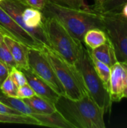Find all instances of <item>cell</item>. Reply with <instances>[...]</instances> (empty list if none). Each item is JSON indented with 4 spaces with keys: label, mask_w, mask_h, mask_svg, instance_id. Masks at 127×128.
<instances>
[{
    "label": "cell",
    "mask_w": 127,
    "mask_h": 128,
    "mask_svg": "<svg viewBox=\"0 0 127 128\" xmlns=\"http://www.w3.org/2000/svg\"><path fill=\"white\" fill-rule=\"evenodd\" d=\"M0 6L37 41L48 45L43 27L45 16L41 10L25 6L19 0H4Z\"/></svg>",
    "instance_id": "5"
},
{
    "label": "cell",
    "mask_w": 127,
    "mask_h": 128,
    "mask_svg": "<svg viewBox=\"0 0 127 128\" xmlns=\"http://www.w3.org/2000/svg\"><path fill=\"white\" fill-rule=\"evenodd\" d=\"M23 100L28 105V106L32 109L35 114L48 115L52 114L56 111L55 106L53 103L37 94Z\"/></svg>",
    "instance_id": "14"
},
{
    "label": "cell",
    "mask_w": 127,
    "mask_h": 128,
    "mask_svg": "<svg viewBox=\"0 0 127 128\" xmlns=\"http://www.w3.org/2000/svg\"><path fill=\"white\" fill-rule=\"evenodd\" d=\"M0 113L4 114H10V115H23L19 111L7 106L1 101H0Z\"/></svg>",
    "instance_id": "27"
},
{
    "label": "cell",
    "mask_w": 127,
    "mask_h": 128,
    "mask_svg": "<svg viewBox=\"0 0 127 128\" xmlns=\"http://www.w3.org/2000/svg\"><path fill=\"white\" fill-rule=\"evenodd\" d=\"M127 79V62L118 61L111 68L109 92L113 102H120L124 98V91Z\"/></svg>",
    "instance_id": "10"
},
{
    "label": "cell",
    "mask_w": 127,
    "mask_h": 128,
    "mask_svg": "<svg viewBox=\"0 0 127 128\" xmlns=\"http://www.w3.org/2000/svg\"><path fill=\"white\" fill-rule=\"evenodd\" d=\"M119 13L121 14V16H123L124 18L127 19V2H126V3L122 6V8H121Z\"/></svg>",
    "instance_id": "30"
},
{
    "label": "cell",
    "mask_w": 127,
    "mask_h": 128,
    "mask_svg": "<svg viewBox=\"0 0 127 128\" xmlns=\"http://www.w3.org/2000/svg\"><path fill=\"white\" fill-rule=\"evenodd\" d=\"M9 75L18 88L28 83L25 75L22 70L19 69L17 67L12 68L9 71Z\"/></svg>",
    "instance_id": "23"
},
{
    "label": "cell",
    "mask_w": 127,
    "mask_h": 128,
    "mask_svg": "<svg viewBox=\"0 0 127 128\" xmlns=\"http://www.w3.org/2000/svg\"><path fill=\"white\" fill-rule=\"evenodd\" d=\"M88 50L91 56L105 63L110 68H112L115 64H116L118 62L114 46L112 42L109 40V38L107 41L104 44L94 50Z\"/></svg>",
    "instance_id": "13"
},
{
    "label": "cell",
    "mask_w": 127,
    "mask_h": 128,
    "mask_svg": "<svg viewBox=\"0 0 127 128\" xmlns=\"http://www.w3.org/2000/svg\"><path fill=\"white\" fill-rule=\"evenodd\" d=\"M91 57L92 62H93V64H94V69H95L97 74H98V76H100V78L101 79V80L103 81V82L104 83V85L106 86V87L107 88V89L109 91V79H110V74H111V68L109 67L107 64H106L105 63H103V62L99 61L98 59L94 58L93 56H91Z\"/></svg>",
    "instance_id": "19"
},
{
    "label": "cell",
    "mask_w": 127,
    "mask_h": 128,
    "mask_svg": "<svg viewBox=\"0 0 127 128\" xmlns=\"http://www.w3.org/2000/svg\"><path fill=\"white\" fill-rule=\"evenodd\" d=\"M0 30L17 39L28 47H37L41 44L32 35L24 30L13 18L0 6Z\"/></svg>",
    "instance_id": "9"
},
{
    "label": "cell",
    "mask_w": 127,
    "mask_h": 128,
    "mask_svg": "<svg viewBox=\"0 0 127 128\" xmlns=\"http://www.w3.org/2000/svg\"><path fill=\"white\" fill-rule=\"evenodd\" d=\"M3 40L10 50L13 58L16 62V67L20 70L28 69L29 47L5 32H4Z\"/></svg>",
    "instance_id": "11"
},
{
    "label": "cell",
    "mask_w": 127,
    "mask_h": 128,
    "mask_svg": "<svg viewBox=\"0 0 127 128\" xmlns=\"http://www.w3.org/2000/svg\"><path fill=\"white\" fill-rule=\"evenodd\" d=\"M75 66L79 71L88 94L105 112L110 111L112 101L109 92L97 74L89 50L84 45L82 53Z\"/></svg>",
    "instance_id": "6"
},
{
    "label": "cell",
    "mask_w": 127,
    "mask_h": 128,
    "mask_svg": "<svg viewBox=\"0 0 127 128\" xmlns=\"http://www.w3.org/2000/svg\"><path fill=\"white\" fill-rule=\"evenodd\" d=\"M4 39V32L0 30V44L3 41Z\"/></svg>",
    "instance_id": "32"
},
{
    "label": "cell",
    "mask_w": 127,
    "mask_h": 128,
    "mask_svg": "<svg viewBox=\"0 0 127 128\" xmlns=\"http://www.w3.org/2000/svg\"><path fill=\"white\" fill-rule=\"evenodd\" d=\"M22 4L25 6L31 7L40 10H43L45 7L49 4L51 0H19Z\"/></svg>",
    "instance_id": "26"
},
{
    "label": "cell",
    "mask_w": 127,
    "mask_h": 128,
    "mask_svg": "<svg viewBox=\"0 0 127 128\" xmlns=\"http://www.w3.org/2000/svg\"><path fill=\"white\" fill-rule=\"evenodd\" d=\"M100 15L104 31L114 46L118 60L127 62V19L119 12L100 13Z\"/></svg>",
    "instance_id": "7"
},
{
    "label": "cell",
    "mask_w": 127,
    "mask_h": 128,
    "mask_svg": "<svg viewBox=\"0 0 127 128\" xmlns=\"http://www.w3.org/2000/svg\"><path fill=\"white\" fill-rule=\"evenodd\" d=\"M108 0H94V4L92 6H90L89 8L92 10H96L101 7L105 2H106Z\"/></svg>",
    "instance_id": "29"
},
{
    "label": "cell",
    "mask_w": 127,
    "mask_h": 128,
    "mask_svg": "<svg viewBox=\"0 0 127 128\" xmlns=\"http://www.w3.org/2000/svg\"><path fill=\"white\" fill-rule=\"evenodd\" d=\"M9 75V70L5 66L4 64H3L0 61V86L3 82V81L7 78V76Z\"/></svg>",
    "instance_id": "28"
},
{
    "label": "cell",
    "mask_w": 127,
    "mask_h": 128,
    "mask_svg": "<svg viewBox=\"0 0 127 128\" xmlns=\"http://www.w3.org/2000/svg\"><path fill=\"white\" fill-rule=\"evenodd\" d=\"M22 70L26 76L28 83L34 91L35 94L49 100L50 102L55 104V103L57 101V100L61 95L58 94L45 81L40 78L29 68L27 70Z\"/></svg>",
    "instance_id": "12"
},
{
    "label": "cell",
    "mask_w": 127,
    "mask_h": 128,
    "mask_svg": "<svg viewBox=\"0 0 127 128\" xmlns=\"http://www.w3.org/2000/svg\"><path fill=\"white\" fill-rule=\"evenodd\" d=\"M0 101L6 104L7 106L19 111L23 115L33 116L34 115V112L32 110V109L28 106V105L24 101V100L18 98H10L7 97L4 94H3L0 92Z\"/></svg>",
    "instance_id": "17"
},
{
    "label": "cell",
    "mask_w": 127,
    "mask_h": 128,
    "mask_svg": "<svg viewBox=\"0 0 127 128\" xmlns=\"http://www.w3.org/2000/svg\"><path fill=\"white\" fill-rule=\"evenodd\" d=\"M56 110L73 128H105V111L88 94L78 100L61 95L55 103Z\"/></svg>",
    "instance_id": "1"
},
{
    "label": "cell",
    "mask_w": 127,
    "mask_h": 128,
    "mask_svg": "<svg viewBox=\"0 0 127 128\" xmlns=\"http://www.w3.org/2000/svg\"><path fill=\"white\" fill-rule=\"evenodd\" d=\"M127 2V0H108L101 7L96 10H93L97 13L119 12L122 6Z\"/></svg>",
    "instance_id": "20"
},
{
    "label": "cell",
    "mask_w": 127,
    "mask_h": 128,
    "mask_svg": "<svg viewBox=\"0 0 127 128\" xmlns=\"http://www.w3.org/2000/svg\"><path fill=\"white\" fill-rule=\"evenodd\" d=\"M52 2L71 8H85L87 6L85 4V0H51Z\"/></svg>",
    "instance_id": "24"
},
{
    "label": "cell",
    "mask_w": 127,
    "mask_h": 128,
    "mask_svg": "<svg viewBox=\"0 0 127 128\" xmlns=\"http://www.w3.org/2000/svg\"><path fill=\"white\" fill-rule=\"evenodd\" d=\"M0 123L41 126L40 122L37 119L26 115H10L0 113Z\"/></svg>",
    "instance_id": "18"
},
{
    "label": "cell",
    "mask_w": 127,
    "mask_h": 128,
    "mask_svg": "<svg viewBox=\"0 0 127 128\" xmlns=\"http://www.w3.org/2000/svg\"><path fill=\"white\" fill-rule=\"evenodd\" d=\"M44 16H51L59 21L70 34L82 42L85 34L92 28L104 30L100 14L89 7L85 8H71L50 2L42 10Z\"/></svg>",
    "instance_id": "2"
},
{
    "label": "cell",
    "mask_w": 127,
    "mask_h": 128,
    "mask_svg": "<svg viewBox=\"0 0 127 128\" xmlns=\"http://www.w3.org/2000/svg\"><path fill=\"white\" fill-rule=\"evenodd\" d=\"M28 66L31 71L45 81L58 94L65 96L64 89L51 64L38 47H29Z\"/></svg>",
    "instance_id": "8"
},
{
    "label": "cell",
    "mask_w": 127,
    "mask_h": 128,
    "mask_svg": "<svg viewBox=\"0 0 127 128\" xmlns=\"http://www.w3.org/2000/svg\"><path fill=\"white\" fill-rule=\"evenodd\" d=\"M17 89L18 87L13 82L10 75L7 76V78L3 81V82L0 86V92L7 97L16 98Z\"/></svg>",
    "instance_id": "22"
},
{
    "label": "cell",
    "mask_w": 127,
    "mask_h": 128,
    "mask_svg": "<svg viewBox=\"0 0 127 128\" xmlns=\"http://www.w3.org/2000/svg\"><path fill=\"white\" fill-rule=\"evenodd\" d=\"M124 98H127V82H126L125 88H124Z\"/></svg>",
    "instance_id": "31"
},
{
    "label": "cell",
    "mask_w": 127,
    "mask_h": 128,
    "mask_svg": "<svg viewBox=\"0 0 127 128\" xmlns=\"http://www.w3.org/2000/svg\"><path fill=\"white\" fill-rule=\"evenodd\" d=\"M0 61L5 64L9 71L12 68L16 67L13 56L4 40L0 44Z\"/></svg>",
    "instance_id": "21"
},
{
    "label": "cell",
    "mask_w": 127,
    "mask_h": 128,
    "mask_svg": "<svg viewBox=\"0 0 127 128\" xmlns=\"http://www.w3.org/2000/svg\"><path fill=\"white\" fill-rule=\"evenodd\" d=\"M108 40L106 32L100 28H92L88 30L83 37L82 43L90 50H94L103 44Z\"/></svg>",
    "instance_id": "16"
},
{
    "label": "cell",
    "mask_w": 127,
    "mask_h": 128,
    "mask_svg": "<svg viewBox=\"0 0 127 128\" xmlns=\"http://www.w3.org/2000/svg\"><path fill=\"white\" fill-rule=\"evenodd\" d=\"M2 1H4V0H0V2H2Z\"/></svg>",
    "instance_id": "33"
},
{
    "label": "cell",
    "mask_w": 127,
    "mask_h": 128,
    "mask_svg": "<svg viewBox=\"0 0 127 128\" xmlns=\"http://www.w3.org/2000/svg\"><path fill=\"white\" fill-rule=\"evenodd\" d=\"M37 47L51 64L64 89L65 96L73 100H78L88 94L81 74L75 64L67 62L48 45L41 44Z\"/></svg>",
    "instance_id": "3"
},
{
    "label": "cell",
    "mask_w": 127,
    "mask_h": 128,
    "mask_svg": "<svg viewBox=\"0 0 127 128\" xmlns=\"http://www.w3.org/2000/svg\"><path fill=\"white\" fill-rule=\"evenodd\" d=\"M43 27L48 46L67 62L75 64L82 53L83 43L73 37L54 17L45 16Z\"/></svg>",
    "instance_id": "4"
},
{
    "label": "cell",
    "mask_w": 127,
    "mask_h": 128,
    "mask_svg": "<svg viewBox=\"0 0 127 128\" xmlns=\"http://www.w3.org/2000/svg\"><path fill=\"white\" fill-rule=\"evenodd\" d=\"M32 117L37 119L41 126L56 128H73L70 124L56 110L55 112L48 115L34 114Z\"/></svg>",
    "instance_id": "15"
},
{
    "label": "cell",
    "mask_w": 127,
    "mask_h": 128,
    "mask_svg": "<svg viewBox=\"0 0 127 128\" xmlns=\"http://www.w3.org/2000/svg\"><path fill=\"white\" fill-rule=\"evenodd\" d=\"M35 94H35L34 91L29 86V84L27 83V84H25L18 88L17 93H16V98L23 100V99L31 98V97L34 96Z\"/></svg>",
    "instance_id": "25"
}]
</instances>
